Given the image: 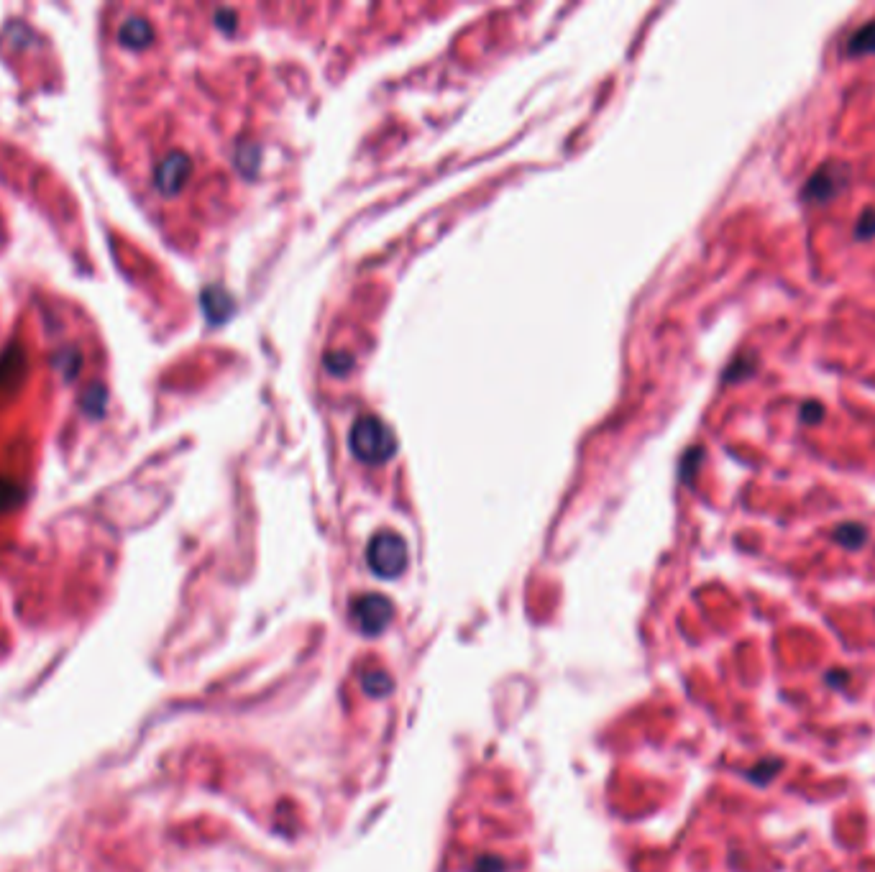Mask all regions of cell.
I'll use <instances>...</instances> for the list:
<instances>
[{
    "mask_svg": "<svg viewBox=\"0 0 875 872\" xmlns=\"http://www.w3.org/2000/svg\"><path fill=\"white\" fill-rule=\"evenodd\" d=\"M187 172H190V164H187L185 156H172V159H167L164 167L159 169V187H162L164 192H174L182 185Z\"/></svg>",
    "mask_w": 875,
    "mask_h": 872,
    "instance_id": "obj_5",
    "label": "cell"
},
{
    "mask_svg": "<svg viewBox=\"0 0 875 872\" xmlns=\"http://www.w3.org/2000/svg\"><path fill=\"white\" fill-rule=\"evenodd\" d=\"M847 182H850V169L845 164L827 162L806 180L801 197L812 205H827L845 192Z\"/></svg>",
    "mask_w": 875,
    "mask_h": 872,
    "instance_id": "obj_3",
    "label": "cell"
},
{
    "mask_svg": "<svg viewBox=\"0 0 875 872\" xmlns=\"http://www.w3.org/2000/svg\"><path fill=\"white\" fill-rule=\"evenodd\" d=\"M354 622L364 635H379L384 632L392 617H395V607L392 601L382 594H361L351 607Z\"/></svg>",
    "mask_w": 875,
    "mask_h": 872,
    "instance_id": "obj_4",
    "label": "cell"
},
{
    "mask_svg": "<svg viewBox=\"0 0 875 872\" xmlns=\"http://www.w3.org/2000/svg\"><path fill=\"white\" fill-rule=\"evenodd\" d=\"M847 54L850 57H868V54H875V21L860 26L850 36V41H847Z\"/></svg>",
    "mask_w": 875,
    "mask_h": 872,
    "instance_id": "obj_6",
    "label": "cell"
},
{
    "mask_svg": "<svg viewBox=\"0 0 875 872\" xmlns=\"http://www.w3.org/2000/svg\"><path fill=\"white\" fill-rule=\"evenodd\" d=\"M348 443H351L354 456L359 458V461L371 463V466L387 463L397 451L395 433L389 430L387 422L379 420V417L374 415H364L354 422Z\"/></svg>",
    "mask_w": 875,
    "mask_h": 872,
    "instance_id": "obj_1",
    "label": "cell"
},
{
    "mask_svg": "<svg viewBox=\"0 0 875 872\" xmlns=\"http://www.w3.org/2000/svg\"><path fill=\"white\" fill-rule=\"evenodd\" d=\"M407 543L397 532H377L366 548V563L379 578H397L407 568Z\"/></svg>",
    "mask_w": 875,
    "mask_h": 872,
    "instance_id": "obj_2",
    "label": "cell"
},
{
    "mask_svg": "<svg viewBox=\"0 0 875 872\" xmlns=\"http://www.w3.org/2000/svg\"><path fill=\"white\" fill-rule=\"evenodd\" d=\"M824 417V407L819 405V402H804V407H801V420L804 422H819Z\"/></svg>",
    "mask_w": 875,
    "mask_h": 872,
    "instance_id": "obj_12",
    "label": "cell"
},
{
    "mask_svg": "<svg viewBox=\"0 0 875 872\" xmlns=\"http://www.w3.org/2000/svg\"><path fill=\"white\" fill-rule=\"evenodd\" d=\"M778 770H781V760H776V757H765V760H760V763L750 770V778H753L755 783H760V786H765Z\"/></svg>",
    "mask_w": 875,
    "mask_h": 872,
    "instance_id": "obj_9",
    "label": "cell"
},
{
    "mask_svg": "<svg viewBox=\"0 0 875 872\" xmlns=\"http://www.w3.org/2000/svg\"><path fill=\"white\" fill-rule=\"evenodd\" d=\"M361 683H364V691L369 696H387L392 691V678L384 670H369V673H364Z\"/></svg>",
    "mask_w": 875,
    "mask_h": 872,
    "instance_id": "obj_8",
    "label": "cell"
},
{
    "mask_svg": "<svg viewBox=\"0 0 875 872\" xmlns=\"http://www.w3.org/2000/svg\"><path fill=\"white\" fill-rule=\"evenodd\" d=\"M873 236H875V208H868L863 215H860L858 223H855V238L868 241V238Z\"/></svg>",
    "mask_w": 875,
    "mask_h": 872,
    "instance_id": "obj_10",
    "label": "cell"
},
{
    "mask_svg": "<svg viewBox=\"0 0 875 872\" xmlns=\"http://www.w3.org/2000/svg\"><path fill=\"white\" fill-rule=\"evenodd\" d=\"M730 374H727V379H742V376H750L755 371V359L750 356V353H745V356H740V361L737 364L730 366Z\"/></svg>",
    "mask_w": 875,
    "mask_h": 872,
    "instance_id": "obj_11",
    "label": "cell"
},
{
    "mask_svg": "<svg viewBox=\"0 0 875 872\" xmlns=\"http://www.w3.org/2000/svg\"><path fill=\"white\" fill-rule=\"evenodd\" d=\"M835 540L842 545V548L855 550L860 548V545H865V540H868V530H865L863 525H858V522H842V525L835 530Z\"/></svg>",
    "mask_w": 875,
    "mask_h": 872,
    "instance_id": "obj_7",
    "label": "cell"
}]
</instances>
